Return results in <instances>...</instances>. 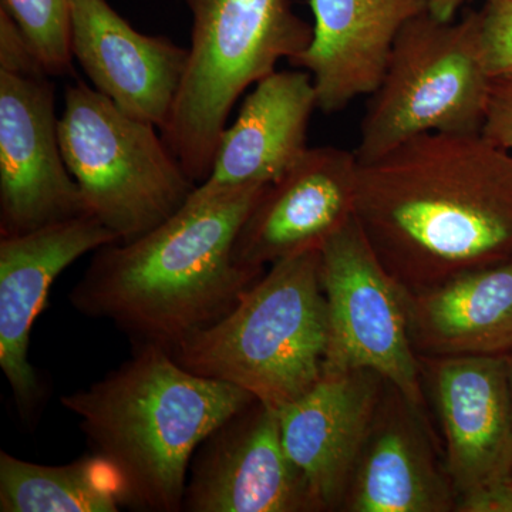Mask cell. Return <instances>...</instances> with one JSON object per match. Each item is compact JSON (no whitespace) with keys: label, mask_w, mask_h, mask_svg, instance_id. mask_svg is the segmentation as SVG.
Segmentation results:
<instances>
[{"label":"cell","mask_w":512,"mask_h":512,"mask_svg":"<svg viewBox=\"0 0 512 512\" xmlns=\"http://www.w3.org/2000/svg\"><path fill=\"white\" fill-rule=\"evenodd\" d=\"M356 220L406 291L512 259V153L481 133L421 134L357 173Z\"/></svg>","instance_id":"1"},{"label":"cell","mask_w":512,"mask_h":512,"mask_svg":"<svg viewBox=\"0 0 512 512\" xmlns=\"http://www.w3.org/2000/svg\"><path fill=\"white\" fill-rule=\"evenodd\" d=\"M266 185L190 200L133 241L97 249L70 292L77 312L111 320L136 346L173 349L214 325L261 278L238 264L235 241Z\"/></svg>","instance_id":"2"},{"label":"cell","mask_w":512,"mask_h":512,"mask_svg":"<svg viewBox=\"0 0 512 512\" xmlns=\"http://www.w3.org/2000/svg\"><path fill=\"white\" fill-rule=\"evenodd\" d=\"M254 402L234 384L190 372L158 345L137 346L99 382L60 399L93 453L119 473L126 507L147 512L183 511L198 448Z\"/></svg>","instance_id":"3"},{"label":"cell","mask_w":512,"mask_h":512,"mask_svg":"<svg viewBox=\"0 0 512 512\" xmlns=\"http://www.w3.org/2000/svg\"><path fill=\"white\" fill-rule=\"evenodd\" d=\"M328 345L320 251H311L275 262L231 312L171 353L190 372L234 384L279 412L325 375Z\"/></svg>","instance_id":"4"},{"label":"cell","mask_w":512,"mask_h":512,"mask_svg":"<svg viewBox=\"0 0 512 512\" xmlns=\"http://www.w3.org/2000/svg\"><path fill=\"white\" fill-rule=\"evenodd\" d=\"M192 16L183 83L161 137L195 184L210 175L229 114L252 84L311 43L291 0H185Z\"/></svg>","instance_id":"5"},{"label":"cell","mask_w":512,"mask_h":512,"mask_svg":"<svg viewBox=\"0 0 512 512\" xmlns=\"http://www.w3.org/2000/svg\"><path fill=\"white\" fill-rule=\"evenodd\" d=\"M491 79L480 15L440 20L429 10L404 26L386 72L370 94L355 150L360 164L427 133H481Z\"/></svg>","instance_id":"6"},{"label":"cell","mask_w":512,"mask_h":512,"mask_svg":"<svg viewBox=\"0 0 512 512\" xmlns=\"http://www.w3.org/2000/svg\"><path fill=\"white\" fill-rule=\"evenodd\" d=\"M154 124L123 113L93 86H67L59 117L64 163L84 210L119 242L133 241L177 214L197 184Z\"/></svg>","instance_id":"7"},{"label":"cell","mask_w":512,"mask_h":512,"mask_svg":"<svg viewBox=\"0 0 512 512\" xmlns=\"http://www.w3.org/2000/svg\"><path fill=\"white\" fill-rule=\"evenodd\" d=\"M320 281L329 322L325 372L373 370L424 414L423 369L402 286L377 258L356 215L320 248Z\"/></svg>","instance_id":"8"},{"label":"cell","mask_w":512,"mask_h":512,"mask_svg":"<svg viewBox=\"0 0 512 512\" xmlns=\"http://www.w3.org/2000/svg\"><path fill=\"white\" fill-rule=\"evenodd\" d=\"M87 215L64 163L55 86L0 70V237Z\"/></svg>","instance_id":"9"},{"label":"cell","mask_w":512,"mask_h":512,"mask_svg":"<svg viewBox=\"0 0 512 512\" xmlns=\"http://www.w3.org/2000/svg\"><path fill=\"white\" fill-rule=\"evenodd\" d=\"M183 511L318 512L286 453L278 410L255 400L201 444Z\"/></svg>","instance_id":"10"},{"label":"cell","mask_w":512,"mask_h":512,"mask_svg":"<svg viewBox=\"0 0 512 512\" xmlns=\"http://www.w3.org/2000/svg\"><path fill=\"white\" fill-rule=\"evenodd\" d=\"M359 160L355 151L309 148L274 183L266 185L239 229L238 264L262 269L282 259L320 251L356 212Z\"/></svg>","instance_id":"11"},{"label":"cell","mask_w":512,"mask_h":512,"mask_svg":"<svg viewBox=\"0 0 512 512\" xmlns=\"http://www.w3.org/2000/svg\"><path fill=\"white\" fill-rule=\"evenodd\" d=\"M507 355L419 357L444 437V468L458 497L512 480Z\"/></svg>","instance_id":"12"},{"label":"cell","mask_w":512,"mask_h":512,"mask_svg":"<svg viewBox=\"0 0 512 512\" xmlns=\"http://www.w3.org/2000/svg\"><path fill=\"white\" fill-rule=\"evenodd\" d=\"M114 242L90 215L0 237V367L23 419H32L45 394L29 346L52 285L77 259Z\"/></svg>","instance_id":"13"},{"label":"cell","mask_w":512,"mask_h":512,"mask_svg":"<svg viewBox=\"0 0 512 512\" xmlns=\"http://www.w3.org/2000/svg\"><path fill=\"white\" fill-rule=\"evenodd\" d=\"M384 386L373 370H333L279 410L286 453L316 511L342 510Z\"/></svg>","instance_id":"14"},{"label":"cell","mask_w":512,"mask_h":512,"mask_svg":"<svg viewBox=\"0 0 512 512\" xmlns=\"http://www.w3.org/2000/svg\"><path fill=\"white\" fill-rule=\"evenodd\" d=\"M72 55L94 89L127 116L158 130L167 123L188 49L137 32L107 0H73Z\"/></svg>","instance_id":"15"},{"label":"cell","mask_w":512,"mask_h":512,"mask_svg":"<svg viewBox=\"0 0 512 512\" xmlns=\"http://www.w3.org/2000/svg\"><path fill=\"white\" fill-rule=\"evenodd\" d=\"M311 43L289 60L311 74L318 109L345 110L376 92L397 36L429 10L430 0H309Z\"/></svg>","instance_id":"16"},{"label":"cell","mask_w":512,"mask_h":512,"mask_svg":"<svg viewBox=\"0 0 512 512\" xmlns=\"http://www.w3.org/2000/svg\"><path fill=\"white\" fill-rule=\"evenodd\" d=\"M340 511H456V493L437 460L429 421L390 383Z\"/></svg>","instance_id":"17"},{"label":"cell","mask_w":512,"mask_h":512,"mask_svg":"<svg viewBox=\"0 0 512 512\" xmlns=\"http://www.w3.org/2000/svg\"><path fill=\"white\" fill-rule=\"evenodd\" d=\"M318 97L311 74H269L248 94L237 120L221 134L210 175L190 200H205L247 185H269L308 150V127Z\"/></svg>","instance_id":"18"},{"label":"cell","mask_w":512,"mask_h":512,"mask_svg":"<svg viewBox=\"0 0 512 512\" xmlns=\"http://www.w3.org/2000/svg\"><path fill=\"white\" fill-rule=\"evenodd\" d=\"M407 329L419 357L512 352V259L419 291L403 289Z\"/></svg>","instance_id":"19"},{"label":"cell","mask_w":512,"mask_h":512,"mask_svg":"<svg viewBox=\"0 0 512 512\" xmlns=\"http://www.w3.org/2000/svg\"><path fill=\"white\" fill-rule=\"evenodd\" d=\"M126 507L123 481L96 453L45 466L0 451V511L117 512Z\"/></svg>","instance_id":"20"},{"label":"cell","mask_w":512,"mask_h":512,"mask_svg":"<svg viewBox=\"0 0 512 512\" xmlns=\"http://www.w3.org/2000/svg\"><path fill=\"white\" fill-rule=\"evenodd\" d=\"M73 0H2L0 9L16 23L49 76L73 72Z\"/></svg>","instance_id":"21"},{"label":"cell","mask_w":512,"mask_h":512,"mask_svg":"<svg viewBox=\"0 0 512 512\" xmlns=\"http://www.w3.org/2000/svg\"><path fill=\"white\" fill-rule=\"evenodd\" d=\"M481 49L491 79H512V0H481Z\"/></svg>","instance_id":"22"},{"label":"cell","mask_w":512,"mask_h":512,"mask_svg":"<svg viewBox=\"0 0 512 512\" xmlns=\"http://www.w3.org/2000/svg\"><path fill=\"white\" fill-rule=\"evenodd\" d=\"M481 134L512 153V79H494Z\"/></svg>","instance_id":"23"},{"label":"cell","mask_w":512,"mask_h":512,"mask_svg":"<svg viewBox=\"0 0 512 512\" xmlns=\"http://www.w3.org/2000/svg\"><path fill=\"white\" fill-rule=\"evenodd\" d=\"M0 70L12 73H45L12 18L0 9ZM49 76V74H47Z\"/></svg>","instance_id":"24"},{"label":"cell","mask_w":512,"mask_h":512,"mask_svg":"<svg viewBox=\"0 0 512 512\" xmlns=\"http://www.w3.org/2000/svg\"><path fill=\"white\" fill-rule=\"evenodd\" d=\"M458 512H512V480L458 497Z\"/></svg>","instance_id":"25"},{"label":"cell","mask_w":512,"mask_h":512,"mask_svg":"<svg viewBox=\"0 0 512 512\" xmlns=\"http://www.w3.org/2000/svg\"><path fill=\"white\" fill-rule=\"evenodd\" d=\"M467 2L470 0H430L429 12L437 19L453 20Z\"/></svg>","instance_id":"26"},{"label":"cell","mask_w":512,"mask_h":512,"mask_svg":"<svg viewBox=\"0 0 512 512\" xmlns=\"http://www.w3.org/2000/svg\"><path fill=\"white\" fill-rule=\"evenodd\" d=\"M505 357H507L508 384H510L511 413H512V352L508 353V355Z\"/></svg>","instance_id":"27"}]
</instances>
